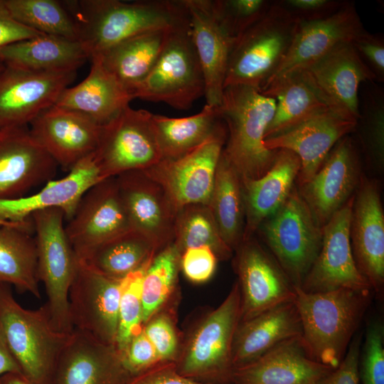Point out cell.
Masks as SVG:
<instances>
[{"mask_svg":"<svg viewBox=\"0 0 384 384\" xmlns=\"http://www.w3.org/2000/svg\"><path fill=\"white\" fill-rule=\"evenodd\" d=\"M276 100L244 85L224 88L218 106L227 127L222 155L241 178L256 179L272 166L276 150L264 146L267 128L275 111Z\"/></svg>","mask_w":384,"mask_h":384,"instance_id":"obj_3","label":"cell"},{"mask_svg":"<svg viewBox=\"0 0 384 384\" xmlns=\"http://www.w3.org/2000/svg\"><path fill=\"white\" fill-rule=\"evenodd\" d=\"M15 223H17L9 222V221H5V220H0V226H2V225H14Z\"/></svg>","mask_w":384,"mask_h":384,"instance_id":"obj_56","label":"cell"},{"mask_svg":"<svg viewBox=\"0 0 384 384\" xmlns=\"http://www.w3.org/2000/svg\"><path fill=\"white\" fill-rule=\"evenodd\" d=\"M115 177L132 230L148 239L157 252L172 243L178 210L162 186L144 170Z\"/></svg>","mask_w":384,"mask_h":384,"instance_id":"obj_19","label":"cell"},{"mask_svg":"<svg viewBox=\"0 0 384 384\" xmlns=\"http://www.w3.org/2000/svg\"><path fill=\"white\" fill-rule=\"evenodd\" d=\"M31 218L36 233L38 279L47 297L44 305L55 329L71 333L68 294L78 259L65 232L64 212L47 208L33 213Z\"/></svg>","mask_w":384,"mask_h":384,"instance_id":"obj_7","label":"cell"},{"mask_svg":"<svg viewBox=\"0 0 384 384\" xmlns=\"http://www.w3.org/2000/svg\"><path fill=\"white\" fill-rule=\"evenodd\" d=\"M180 254L188 248L207 246L218 260L231 257L233 251L222 239L208 205L191 204L178 210L174 242Z\"/></svg>","mask_w":384,"mask_h":384,"instance_id":"obj_40","label":"cell"},{"mask_svg":"<svg viewBox=\"0 0 384 384\" xmlns=\"http://www.w3.org/2000/svg\"><path fill=\"white\" fill-rule=\"evenodd\" d=\"M353 200L354 194L322 227L320 251L300 287L304 292L372 290L352 253L349 230Z\"/></svg>","mask_w":384,"mask_h":384,"instance_id":"obj_15","label":"cell"},{"mask_svg":"<svg viewBox=\"0 0 384 384\" xmlns=\"http://www.w3.org/2000/svg\"><path fill=\"white\" fill-rule=\"evenodd\" d=\"M89 56L80 41L42 34L0 50L6 66L38 72L77 71Z\"/></svg>","mask_w":384,"mask_h":384,"instance_id":"obj_32","label":"cell"},{"mask_svg":"<svg viewBox=\"0 0 384 384\" xmlns=\"http://www.w3.org/2000/svg\"><path fill=\"white\" fill-rule=\"evenodd\" d=\"M341 0H282L287 11L299 22L325 18L336 12L345 3Z\"/></svg>","mask_w":384,"mask_h":384,"instance_id":"obj_51","label":"cell"},{"mask_svg":"<svg viewBox=\"0 0 384 384\" xmlns=\"http://www.w3.org/2000/svg\"><path fill=\"white\" fill-rule=\"evenodd\" d=\"M130 378L116 346L73 329L58 357L52 384H124Z\"/></svg>","mask_w":384,"mask_h":384,"instance_id":"obj_24","label":"cell"},{"mask_svg":"<svg viewBox=\"0 0 384 384\" xmlns=\"http://www.w3.org/2000/svg\"><path fill=\"white\" fill-rule=\"evenodd\" d=\"M357 120L329 112L264 140L270 150L287 149L298 156L301 168L296 181L300 186L321 168L335 144L356 131Z\"/></svg>","mask_w":384,"mask_h":384,"instance_id":"obj_25","label":"cell"},{"mask_svg":"<svg viewBox=\"0 0 384 384\" xmlns=\"http://www.w3.org/2000/svg\"><path fill=\"white\" fill-rule=\"evenodd\" d=\"M205 95V79L191 32L189 17L169 28L149 73L134 89V99L187 110Z\"/></svg>","mask_w":384,"mask_h":384,"instance_id":"obj_6","label":"cell"},{"mask_svg":"<svg viewBox=\"0 0 384 384\" xmlns=\"http://www.w3.org/2000/svg\"><path fill=\"white\" fill-rule=\"evenodd\" d=\"M300 168L297 154L277 149L272 166L263 176L241 178L245 207L242 241L253 237L261 224L283 205L295 186Z\"/></svg>","mask_w":384,"mask_h":384,"instance_id":"obj_29","label":"cell"},{"mask_svg":"<svg viewBox=\"0 0 384 384\" xmlns=\"http://www.w3.org/2000/svg\"><path fill=\"white\" fill-rule=\"evenodd\" d=\"M300 72L334 112L355 120L359 117L361 85L377 82L352 43L338 46Z\"/></svg>","mask_w":384,"mask_h":384,"instance_id":"obj_22","label":"cell"},{"mask_svg":"<svg viewBox=\"0 0 384 384\" xmlns=\"http://www.w3.org/2000/svg\"><path fill=\"white\" fill-rule=\"evenodd\" d=\"M218 260L214 252L207 246L191 247L181 253L180 269L189 281L203 283L214 274Z\"/></svg>","mask_w":384,"mask_h":384,"instance_id":"obj_47","label":"cell"},{"mask_svg":"<svg viewBox=\"0 0 384 384\" xmlns=\"http://www.w3.org/2000/svg\"><path fill=\"white\" fill-rule=\"evenodd\" d=\"M77 71L38 72L6 66L0 72V129L26 126L54 105Z\"/></svg>","mask_w":384,"mask_h":384,"instance_id":"obj_16","label":"cell"},{"mask_svg":"<svg viewBox=\"0 0 384 384\" xmlns=\"http://www.w3.org/2000/svg\"><path fill=\"white\" fill-rule=\"evenodd\" d=\"M332 370L313 360L299 336L233 368L230 377L235 384H316Z\"/></svg>","mask_w":384,"mask_h":384,"instance_id":"obj_28","label":"cell"},{"mask_svg":"<svg viewBox=\"0 0 384 384\" xmlns=\"http://www.w3.org/2000/svg\"><path fill=\"white\" fill-rule=\"evenodd\" d=\"M180 257L179 251L172 242L156 252L150 262L142 284L144 324L157 314L174 291Z\"/></svg>","mask_w":384,"mask_h":384,"instance_id":"obj_41","label":"cell"},{"mask_svg":"<svg viewBox=\"0 0 384 384\" xmlns=\"http://www.w3.org/2000/svg\"><path fill=\"white\" fill-rule=\"evenodd\" d=\"M364 29L355 4L350 1L329 17L299 22L287 53L265 86L308 68L338 46L351 43Z\"/></svg>","mask_w":384,"mask_h":384,"instance_id":"obj_18","label":"cell"},{"mask_svg":"<svg viewBox=\"0 0 384 384\" xmlns=\"http://www.w3.org/2000/svg\"><path fill=\"white\" fill-rule=\"evenodd\" d=\"M349 233L356 267L381 299L384 291V213L378 181L363 175L354 193Z\"/></svg>","mask_w":384,"mask_h":384,"instance_id":"obj_17","label":"cell"},{"mask_svg":"<svg viewBox=\"0 0 384 384\" xmlns=\"http://www.w3.org/2000/svg\"><path fill=\"white\" fill-rule=\"evenodd\" d=\"M240 319L238 282L224 301L201 321L189 338L178 372L188 378L228 375L232 370V346Z\"/></svg>","mask_w":384,"mask_h":384,"instance_id":"obj_10","label":"cell"},{"mask_svg":"<svg viewBox=\"0 0 384 384\" xmlns=\"http://www.w3.org/2000/svg\"><path fill=\"white\" fill-rule=\"evenodd\" d=\"M361 177L358 151L347 135L335 144L314 176L297 187L322 228L355 193Z\"/></svg>","mask_w":384,"mask_h":384,"instance_id":"obj_20","label":"cell"},{"mask_svg":"<svg viewBox=\"0 0 384 384\" xmlns=\"http://www.w3.org/2000/svg\"><path fill=\"white\" fill-rule=\"evenodd\" d=\"M10 373L22 374L8 346L0 321V377Z\"/></svg>","mask_w":384,"mask_h":384,"instance_id":"obj_54","label":"cell"},{"mask_svg":"<svg viewBox=\"0 0 384 384\" xmlns=\"http://www.w3.org/2000/svg\"><path fill=\"white\" fill-rule=\"evenodd\" d=\"M153 257L123 279L115 343L121 354L131 340L143 329L142 284L144 273Z\"/></svg>","mask_w":384,"mask_h":384,"instance_id":"obj_43","label":"cell"},{"mask_svg":"<svg viewBox=\"0 0 384 384\" xmlns=\"http://www.w3.org/2000/svg\"><path fill=\"white\" fill-rule=\"evenodd\" d=\"M87 76L65 88L55 105L78 112L103 126L117 117L134 100L132 94L102 65L90 59Z\"/></svg>","mask_w":384,"mask_h":384,"instance_id":"obj_31","label":"cell"},{"mask_svg":"<svg viewBox=\"0 0 384 384\" xmlns=\"http://www.w3.org/2000/svg\"><path fill=\"white\" fill-rule=\"evenodd\" d=\"M235 252L233 265L240 290V322L295 300V287L253 237L243 240Z\"/></svg>","mask_w":384,"mask_h":384,"instance_id":"obj_13","label":"cell"},{"mask_svg":"<svg viewBox=\"0 0 384 384\" xmlns=\"http://www.w3.org/2000/svg\"><path fill=\"white\" fill-rule=\"evenodd\" d=\"M222 122L218 107L207 104L200 112L186 117L152 114L162 160H174L191 152L209 139Z\"/></svg>","mask_w":384,"mask_h":384,"instance_id":"obj_36","label":"cell"},{"mask_svg":"<svg viewBox=\"0 0 384 384\" xmlns=\"http://www.w3.org/2000/svg\"><path fill=\"white\" fill-rule=\"evenodd\" d=\"M16 21L0 0V50L14 43L42 35Z\"/></svg>","mask_w":384,"mask_h":384,"instance_id":"obj_53","label":"cell"},{"mask_svg":"<svg viewBox=\"0 0 384 384\" xmlns=\"http://www.w3.org/2000/svg\"><path fill=\"white\" fill-rule=\"evenodd\" d=\"M31 218L0 226V284L14 285L18 291L41 297L37 274V252L31 235Z\"/></svg>","mask_w":384,"mask_h":384,"instance_id":"obj_34","label":"cell"},{"mask_svg":"<svg viewBox=\"0 0 384 384\" xmlns=\"http://www.w3.org/2000/svg\"><path fill=\"white\" fill-rule=\"evenodd\" d=\"M299 23L281 1H271L264 16L235 42L224 88L244 85L260 92L287 53Z\"/></svg>","mask_w":384,"mask_h":384,"instance_id":"obj_5","label":"cell"},{"mask_svg":"<svg viewBox=\"0 0 384 384\" xmlns=\"http://www.w3.org/2000/svg\"><path fill=\"white\" fill-rule=\"evenodd\" d=\"M95 156L103 179L147 169L162 160L152 113L129 105L102 126Z\"/></svg>","mask_w":384,"mask_h":384,"instance_id":"obj_9","label":"cell"},{"mask_svg":"<svg viewBox=\"0 0 384 384\" xmlns=\"http://www.w3.org/2000/svg\"><path fill=\"white\" fill-rule=\"evenodd\" d=\"M5 65L0 61V72L4 68Z\"/></svg>","mask_w":384,"mask_h":384,"instance_id":"obj_57","label":"cell"},{"mask_svg":"<svg viewBox=\"0 0 384 384\" xmlns=\"http://www.w3.org/2000/svg\"><path fill=\"white\" fill-rule=\"evenodd\" d=\"M30 124L33 137L66 171L95 151L102 127L78 112L55 105Z\"/></svg>","mask_w":384,"mask_h":384,"instance_id":"obj_23","label":"cell"},{"mask_svg":"<svg viewBox=\"0 0 384 384\" xmlns=\"http://www.w3.org/2000/svg\"><path fill=\"white\" fill-rule=\"evenodd\" d=\"M208 206L222 239L235 251L242 242L245 228L242 181L238 173L222 154Z\"/></svg>","mask_w":384,"mask_h":384,"instance_id":"obj_37","label":"cell"},{"mask_svg":"<svg viewBox=\"0 0 384 384\" xmlns=\"http://www.w3.org/2000/svg\"><path fill=\"white\" fill-rule=\"evenodd\" d=\"M58 166L27 125L0 129V200L25 196L53 180Z\"/></svg>","mask_w":384,"mask_h":384,"instance_id":"obj_21","label":"cell"},{"mask_svg":"<svg viewBox=\"0 0 384 384\" xmlns=\"http://www.w3.org/2000/svg\"><path fill=\"white\" fill-rule=\"evenodd\" d=\"M102 180L93 152L71 169L67 176L48 181L37 193L16 199L0 200V220L24 222L38 210L60 208L68 221L83 195Z\"/></svg>","mask_w":384,"mask_h":384,"instance_id":"obj_27","label":"cell"},{"mask_svg":"<svg viewBox=\"0 0 384 384\" xmlns=\"http://www.w3.org/2000/svg\"><path fill=\"white\" fill-rule=\"evenodd\" d=\"M361 352L362 384H384V328L380 321L368 324Z\"/></svg>","mask_w":384,"mask_h":384,"instance_id":"obj_45","label":"cell"},{"mask_svg":"<svg viewBox=\"0 0 384 384\" xmlns=\"http://www.w3.org/2000/svg\"><path fill=\"white\" fill-rule=\"evenodd\" d=\"M12 17L38 33L79 41L77 24L65 7L55 0H4Z\"/></svg>","mask_w":384,"mask_h":384,"instance_id":"obj_39","label":"cell"},{"mask_svg":"<svg viewBox=\"0 0 384 384\" xmlns=\"http://www.w3.org/2000/svg\"><path fill=\"white\" fill-rule=\"evenodd\" d=\"M363 335L356 334L340 364L316 384H359V363Z\"/></svg>","mask_w":384,"mask_h":384,"instance_id":"obj_50","label":"cell"},{"mask_svg":"<svg viewBox=\"0 0 384 384\" xmlns=\"http://www.w3.org/2000/svg\"><path fill=\"white\" fill-rule=\"evenodd\" d=\"M367 83L359 100L356 131L359 132L368 164L381 171L384 166V92L374 82Z\"/></svg>","mask_w":384,"mask_h":384,"instance_id":"obj_42","label":"cell"},{"mask_svg":"<svg viewBox=\"0 0 384 384\" xmlns=\"http://www.w3.org/2000/svg\"><path fill=\"white\" fill-rule=\"evenodd\" d=\"M67 222L65 232L78 260L102 243L132 230L116 177L92 186Z\"/></svg>","mask_w":384,"mask_h":384,"instance_id":"obj_14","label":"cell"},{"mask_svg":"<svg viewBox=\"0 0 384 384\" xmlns=\"http://www.w3.org/2000/svg\"><path fill=\"white\" fill-rule=\"evenodd\" d=\"M143 331L154 348L159 362H169L175 357L178 339L168 315L156 314L144 324Z\"/></svg>","mask_w":384,"mask_h":384,"instance_id":"obj_46","label":"cell"},{"mask_svg":"<svg viewBox=\"0 0 384 384\" xmlns=\"http://www.w3.org/2000/svg\"><path fill=\"white\" fill-rule=\"evenodd\" d=\"M182 1L188 14L193 42L204 75L206 104L218 107L235 40L216 17L210 0Z\"/></svg>","mask_w":384,"mask_h":384,"instance_id":"obj_26","label":"cell"},{"mask_svg":"<svg viewBox=\"0 0 384 384\" xmlns=\"http://www.w3.org/2000/svg\"><path fill=\"white\" fill-rule=\"evenodd\" d=\"M210 4L216 17L235 42L264 16L271 1L210 0Z\"/></svg>","mask_w":384,"mask_h":384,"instance_id":"obj_44","label":"cell"},{"mask_svg":"<svg viewBox=\"0 0 384 384\" xmlns=\"http://www.w3.org/2000/svg\"><path fill=\"white\" fill-rule=\"evenodd\" d=\"M124 384H204L180 374L171 363L158 366L132 376Z\"/></svg>","mask_w":384,"mask_h":384,"instance_id":"obj_52","label":"cell"},{"mask_svg":"<svg viewBox=\"0 0 384 384\" xmlns=\"http://www.w3.org/2000/svg\"><path fill=\"white\" fill-rule=\"evenodd\" d=\"M156 252L148 239L130 230L97 246L80 260L106 276L122 279Z\"/></svg>","mask_w":384,"mask_h":384,"instance_id":"obj_38","label":"cell"},{"mask_svg":"<svg viewBox=\"0 0 384 384\" xmlns=\"http://www.w3.org/2000/svg\"><path fill=\"white\" fill-rule=\"evenodd\" d=\"M295 289L303 343L313 360L335 369L370 306L372 290L341 288L309 293Z\"/></svg>","mask_w":384,"mask_h":384,"instance_id":"obj_2","label":"cell"},{"mask_svg":"<svg viewBox=\"0 0 384 384\" xmlns=\"http://www.w3.org/2000/svg\"><path fill=\"white\" fill-rule=\"evenodd\" d=\"M0 321L22 375L34 384H52L70 333L55 329L45 305L37 309L23 308L4 284H0Z\"/></svg>","mask_w":384,"mask_h":384,"instance_id":"obj_4","label":"cell"},{"mask_svg":"<svg viewBox=\"0 0 384 384\" xmlns=\"http://www.w3.org/2000/svg\"><path fill=\"white\" fill-rule=\"evenodd\" d=\"M0 384H34L21 373H10L0 377Z\"/></svg>","mask_w":384,"mask_h":384,"instance_id":"obj_55","label":"cell"},{"mask_svg":"<svg viewBox=\"0 0 384 384\" xmlns=\"http://www.w3.org/2000/svg\"><path fill=\"white\" fill-rule=\"evenodd\" d=\"M302 323L295 302L269 309L240 322L232 346V369L253 361L279 343L302 336Z\"/></svg>","mask_w":384,"mask_h":384,"instance_id":"obj_30","label":"cell"},{"mask_svg":"<svg viewBox=\"0 0 384 384\" xmlns=\"http://www.w3.org/2000/svg\"><path fill=\"white\" fill-rule=\"evenodd\" d=\"M361 60L376 78L384 81V38L380 33H371L364 29L351 42Z\"/></svg>","mask_w":384,"mask_h":384,"instance_id":"obj_49","label":"cell"},{"mask_svg":"<svg viewBox=\"0 0 384 384\" xmlns=\"http://www.w3.org/2000/svg\"><path fill=\"white\" fill-rule=\"evenodd\" d=\"M260 92L276 100L274 114L264 140L333 112L301 72L271 82Z\"/></svg>","mask_w":384,"mask_h":384,"instance_id":"obj_33","label":"cell"},{"mask_svg":"<svg viewBox=\"0 0 384 384\" xmlns=\"http://www.w3.org/2000/svg\"><path fill=\"white\" fill-rule=\"evenodd\" d=\"M169 29L135 36L95 57L100 58L104 68L132 95L134 89L154 67L164 45Z\"/></svg>","mask_w":384,"mask_h":384,"instance_id":"obj_35","label":"cell"},{"mask_svg":"<svg viewBox=\"0 0 384 384\" xmlns=\"http://www.w3.org/2000/svg\"><path fill=\"white\" fill-rule=\"evenodd\" d=\"M123 279L106 276L78 260L68 294L73 329L115 346Z\"/></svg>","mask_w":384,"mask_h":384,"instance_id":"obj_12","label":"cell"},{"mask_svg":"<svg viewBox=\"0 0 384 384\" xmlns=\"http://www.w3.org/2000/svg\"><path fill=\"white\" fill-rule=\"evenodd\" d=\"M258 230L290 282L300 287L320 251L322 228L296 185L283 205Z\"/></svg>","mask_w":384,"mask_h":384,"instance_id":"obj_8","label":"cell"},{"mask_svg":"<svg viewBox=\"0 0 384 384\" xmlns=\"http://www.w3.org/2000/svg\"><path fill=\"white\" fill-rule=\"evenodd\" d=\"M90 60L135 36L188 18L182 0H81L66 3Z\"/></svg>","mask_w":384,"mask_h":384,"instance_id":"obj_1","label":"cell"},{"mask_svg":"<svg viewBox=\"0 0 384 384\" xmlns=\"http://www.w3.org/2000/svg\"><path fill=\"white\" fill-rule=\"evenodd\" d=\"M121 356L123 366L131 377L160 363L154 348L143 329L131 340Z\"/></svg>","mask_w":384,"mask_h":384,"instance_id":"obj_48","label":"cell"},{"mask_svg":"<svg viewBox=\"0 0 384 384\" xmlns=\"http://www.w3.org/2000/svg\"><path fill=\"white\" fill-rule=\"evenodd\" d=\"M226 139L223 120L213 135L191 152L161 160L144 171L162 186L178 210L191 204L208 205Z\"/></svg>","mask_w":384,"mask_h":384,"instance_id":"obj_11","label":"cell"}]
</instances>
